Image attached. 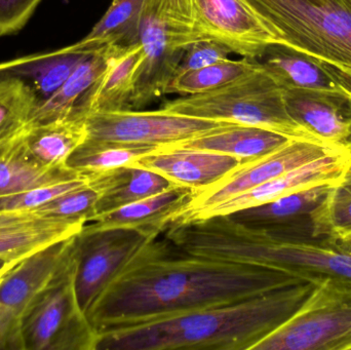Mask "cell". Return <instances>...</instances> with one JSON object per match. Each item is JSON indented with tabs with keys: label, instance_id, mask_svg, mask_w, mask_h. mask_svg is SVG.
<instances>
[{
	"label": "cell",
	"instance_id": "277c9868",
	"mask_svg": "<svg viewBox=\"0 0 351 350\" xmlns=\"http://www.w3.org/2000/svg\"><path fill=\"white\" fill-rule=\"evenodd\" d=\"M162 109L208 121L263 127L292 139L317 143L291 118L284 90L259 67L218 90L165 103Z\"/></svg>",
	"mask_w": 351,
	"mask_h": 350
},
{
	"label": "cell",
	"instance_id": "f1b7e54d",
	"mask_svg": "<svg viewBox=\"0 0 351 350\" xmlns=\"http://www.w3.org/2000/svg\"><path fill=\"white\" fill-rule=\"evenodd\" d=\"M156 148L86 139L69 156L66 166L82 176L97 174L129 166L141 156L154 151Z\"/></svg>",
	"mask_w": 351,
	"mask_h": 350
},
{
	"label": "cell",
	"instance_id": "7402d4cb",
	"mask_svg": "<svg viewBox=\"0 0 351 350\" xmlns=\"http://www.w3.org/2000/svg\"><path fill=\"white\" fill-rule=\"evenodd\" d=\"M84 177L99 195L94 218L175 186L162 175L133 164Z\"/></svg>",
	"mask_w": 351,
	"mask_h": 350
},
{
	"label": "cell",
	"instance_id": "83f0119b",
	"mask_svg": "<svg viewBox=\"0 0 351 350\" xmlns=\"http://www.w3.org/2000/svg\"><path fill=\"white\" fill-rule=\"evenodd\" d=\"M145 0H112L104 16L74 49L94 53L109 47L139 42L140 24Z\"/></svg>",
	"mask_w": 351,
	"mask_h": 350
},
{
	"label": "cell",
	"instance_id": "e0dca14e",
	"mask_svg": "<svg viewBox=\"0 0 351 350\" xmlns=\"http://www.w3.org/2000/svg\"><path fill=\"white\" fill-rule=\"evenodd\" d=\"M350 158L351 152L341 151L329 154L289 171L243 195L197 212L184 221L175 223L206 219L214 216L231 215L247 208L269 203L278 197L306 187L334 182L340 178Z\"/></svg>",
	"mask_w": 351,
	"mask_h": 350
},
{
	"label": "cell",
	"instance_id": "f546056e",
	"mask_svg": "<svg viewBox=\"0 0 351 350\" xmlns=\"http://www.w3.org/2000/svg\"><path fill=\"white\" fill-rule=\"evenodd\" d=\"M253 60H225L206 67L184 72L174 76L167 94L183 96L204 94L223 88L257 69Z\"/></svg>",
	"mask_w": 351,
	"mask_h": 350
},
{
	"label": "cell",
	"instance_id": "ffe728a7",
	"mask_svg": "<svg viewBox=\"0 0 351 350\" xmlns=\"http://www.w3.org/2000/svg\"><path fill=\"white\" fill-rule=\"evenodd\" d=\"M143 57L140 42L129 47H111L106 68L80 101L74 115L86 118L92 113L132 110L136 76Z\"/></svg>",
	"mask_w": 351,
	"mask_h": 350
},
{
	"label": "cell",
	"instance_id": "2e32d148",
	"mask_svg": "<svg viewBox=\"0 0 351 350\" xmlns=\"http://www.w3.org/2000/svg\"><path fill=\"white\" fill-rule=\"evenodd\" d=\"M282 90H325L351 98V75L333 64L282 43L253 59Z\"/></svg>",
	"mask_w": 351,
	"mask_h": 350
},
{
	"label": "cell",
	"instance_id": "cb8c5ba5",
	"mask_svg": "<svg viewBox=\"0 0 351 350\" xmlns=\"http://www.w3.org/2000/svg\"><path fill=\"white\" fill-rule=\"evenodd\" d=\"M291 140L292 138L271 129L225 123L197 137L166 146L217 152L247 162L268 155Z\"/></svg>",
	"mask_w": 351,
	"mask_h": 350
},
{
	"label": "cell",
	"instance_id": "44dd1931",
	"mask_svg": "<svg viewBox=\"0 0 351 350\" xmlns=\"http://www.w3.org/2000/svg\"><path fill=\"white\" fill-rule=\"evenodd\" d=\"M193 189L175 186L121 209L93 218L84 229L131 228L149 236H162L182 210L191 201Z\"/></svg>",
	"mask_w": 351,
	"mask_h": 350
},
{
	"label": "cell",
	"instance_id": "8992f818",
	"mask_svg": "<svg viewBox=\"0 0 351 350\" xmlns=\"http://www.w3.org/2000/svg\"><path fill=\"white\" fill-rule=\"evenodd\" d=\"M285 45L351 75V0H249Z\"/></svg>",
	"mask_w": 351,
	"mask_h": 350
},
{
	"label": "cell",
	"instance_id": "7a4b0ae2",
	"mask_svg": "<svg viewBox=\"0 0 351 350\" xmlns=\"http://www.w3.org/2000/svg\"><path fill=\"white\" fill-rule=\"evenodd\" d=\"M302 282L247 299L98 333L96 350H253L315 290Z\"/></svg>",
	"mask_w": 351,
	"mask_h": 350
},
{
	"label": "cell",
	"instance_id": "3957f363",
	"mask_svg": "<svg viewBox=\"0 0 351 350\" xmlns=\"http://www.w3.org/2000/svg\"><path fill=\"white\" fill-rule=\"evenodd\" d=\"M165 238L190 254L286 271L315 284H351V240L315 238L282 242L229 216L173 223Z\"/></svg>",
	"mask_w": 351,
	"mask_h": 350
},
{
	"label": "cell",
	"instance_id": "9c48e42d",
	"mask_svg": "<svg viewBox=\"0 0 351 350\" xmlns=\"http://www.w3.org/2000/svg\"><path fill=\"white\" fill-rule=\"evenodd\" d=\"M154 238L156 236L131 228H82L74 238L75 290L86 316L109 282Z\"/></svg>",
	"mask_w": 351,
	"mask_h": 350
},
{
	"label": "cell",
	"instance_id": "836d02e7",
	"mask_svg": "<svg viewBox=\"0 0 351 350\" xmlns=\"http://www.w3.org/2000/svg\"><path fill=\"white\" fill-rule=\"evenodd\" d=\"M99 195L88 184L73 189L45 203L37 213L59 218H84L88 222L94 218Z\"/></svg>",
	"mask_w": 351,
	"mask_h": 350
},
{
	"label": "cell",
	"instance_id": "7c38bea8",
	"mask_svg": "<svg viewBox=\"0 0 351 350\" xmlns=\"http://www.w3.org/2000/svg\"><path fill=\"white\" fill-rule=\"evenodd\" d=\"M341 151L306 140H291L286 145L268 155L243 162L218 182L194 191L191 201L185 209L180 212L172 223L184 221L197 212L243 195L307 162Z\"/></svg>",
	"mask_w": 351,
	"mask_h": 350
},
{
	"label": "cell",
	"instance_id": "d4e9b609",
	"mask_svg": "<svg viewBox=\"0 0 351 350\" xmlns=\"http://www.w3.org/2000/svg\"><path fill=\"white\" fill-rule=\"evenodd\" d=\"M23 132L0 145V197L82 176L67 166L49 168L39 164L29 152Z\"/></svg>",
	"mask_w": 351,
	"mask_h": 350
},
{
	"label": "cell",
	"instance_id": "1f68e13d",
	"mask_svg": "<svg viewBox=\"0 0 351 350\" xmlns=\"http://www.w3.org/2000/svg\"><path fill=\"white\" fill-rule=\"evenodd\" d=\"M39 102L33 90L21 80H0V145L22 134Z\"/></svg>",
	"mask_w": 351,
	"mask_h": 350
},
{
	"label": "cell",
	"instance_id": "ac0fdd59",
	"mask_svg": "<svg viewBox=\"0 0 351 350\" xmlns=\"http://www.w3.org/2000/svg\"><path fill=\"white\" fill-rule=\"evenodd\" d=\"M84 218H59L36 211H0V259L21 263L31 255L77 236Z\"/></svg>",
	"mask_w": 351,
	"mask_h": 350
},
{
	"label": "cell",
	"instance_id": "8d00e7d4",
	"mask_svg": "<svg viewBox=\"0 0 351 350\" xmlns=\"http://www.w3.org/2000/svg\"><path fill=\"white\" fill-rule=\"evenodd\" d=\"M19 263H10L6 262V261L2 260V259H0V273H2V271H8V269H12L14 268V267H16V265H18Z\"/></svg>",
	"mask_w": 351,
	"mask_h": 350
},
{
	"label": "cell",
	"instance_id": "9a60e30c",
	"mask_svg": "<svg viewBox=\"0 0 351 350\" xmlns=\"http://www.w3.org/2000/svg\"><path fill=\"white\" fill-rule=\"evenodd\" d=\"M291 118L317 143L351 152V98L325 90H282Z\"/></svg>",
	"mask_w": 351,
	"mask_h": 350
},
{
	"label": "cell",
	"instance_id": "4316f807",
	"mask_svg": "<svg viewBox=\"0 0 351 350\" xmlns=\"http://www.w3.org/2000/svg\"><path fill=\"white\" fill-rule=\"evenodd\" d=\"M110 47L90 53L84 60L66 82L47 100L37 106L29 125L59 121L75 114L80 101L106 68Z\"/></svg>",
	"mask_w": 351,
	"mask_h": 350
},
{
	"label": "cell",
	"instance_id": "30bf717a",
	"mask_svg": "<svg viewBox=\"0 0 351 350\" xmlns=\"http://www.w3.org/2000/svg\"><path fill=\"white\" fill-rule=\"evenodd\" d=\"M73 238L31 255L6 273L0 285V350H24L25 318L61 268Z\"/></svg>",
	"mask_w": 351,
	"mask_h": 350
},
{
	"label": "cell",
	"instance_id": "52a82bcc",
	"mask_svg": "<svg viewBox=\"0 0 351 350\" xmlns=\"http://www.w3.org/2000/svg\"><path fill=\"white\" fill-rule=\"evenodd\" d=\"M74 238L61 268L25 318L24 350H96L98 331L76 296Z\"/></svg>",
	"mask_w": 351,
	"mask_h": 350
},
{
	"label": "cell",
	"instance_id": "8fae6325",
	"mask_svg": "<svg viewBox=\"0 0 351 350\" xmlns=\"http://www.w3.org/2000/svg\"><path fill=\"white\" fill-rule=\"evenodd\" d=\"M160 109L92 113L86 116V139L132 145H172L225 125Z\"/></svg>",
	"mask_w": 351,
	"mask_h": 350
},
{
	"label": "cell",
	"instance_id": "5bb4252c",
	"mask_svg": "<svg viewBox=\"0 0 351 350\" xmlns=\"http://www.w3.org/2000/svg\"><path fill=\"white\" fill-rule=\"evenodd\" d=\"M335 182L306 187L269 203L226 216L247 227L260 230L274 240L282 242L311 240L317 238L315 213Z\"/></svg>",
	"mask_w": 351,
	"mask_h": 350
},
{
	"label": "cell",
	"instance_id": "4dcf8cb0",
	"mask_svg": "<svg viewBox=\"0 0 351 350\" xmlns=\"http://www.w3.org/2000/svg\"><path fill=\"white\" fill-rule=\"evenodd\" d=\"M315 236L351 240V158L315 213Z\"/></svg>",
	"mask_w": 351,
	"mask_h": 350
},
{
	"label": "cell",
	"instance_id": "e575fe53",
	"mask_svg": "<svg viewBox=\"0 0 351 350\" xmlns=\"http://www.w3.org/2000/svg\"><path fill=\"white\" fill-rule=\"evenodd\" d=\"M230 53V49L219 41L200 39L186 49L175 75L225 61L229 59Z\"/></svg>",
	"mask_w": 351,
	"mask_h": 350
},
{
	"label": "cell",
	"instance_id": "74e56055",
	"mask_svg": "<svg viewBox=\"0 0 351 350\" xmlns=\"http://www.w3.org/2000/svg\"><path fill=\"white\" fill-rule=\"evenodd\" d=\"M12 269H8V271H2V273H0V285H1L2 281H3L4 277H5L6 273H8V271H12Z\"/></svg>",
	"mask_w": 351,
	"mask_h": 350
},
{
	"label": "cell",
	"instance_id": "d6986e66",
	"mask_svg": "<svg viewBox=\"0 0 351 350\" xmlns=\"http://www.w3.org/2000/svg\"><path fill=\"white\" fill-rule=\"evenodd\" d=\"M241 164L239 158L226 154L160 146L132 164L154 171L178 186L196 191L218 182Z\"/></svg>",
	"mask_w": 351,
	"mask_h": 350
},
{
	"label": "cell",
	"instance_id": "d6a6232c",
	"mask_svg": "<svg viewBox=\"0 0 351 350\" xmlns=\"http://www.w3.org/2000/svg\"><path fill=\"white\" fill-rule=\"evenodd\" d=\"M86 184H88L86 177L80 176L71 180L43 185L14 195H4L0 197V211H36L60 195H65Z\"/></svg>",
	"mask_w": 351,
	"mask_h": 350
},
{
	"label": "cell",
	"instance_id": "603a6c76",
	"mask_svg": "<svg viewBox=\"0 0 351 350\" xmlns=\"http://www.w3.org/2000/svg\"><path fill=\"white\" fill-rule=\"evenodd\" d=\"M90 53L68 45L49 53H35L0 63V80L16 78L26 84L39 104L49 98ZM38 104V105H39Z\"/></svg>",
	"mask_w": 351,
	"mask_h": 350
},
{
	"label": "cell",
	"instance_id": "d590c367",
	"mask_svg": "<svg viewBox=\"0 0 351 350\" xmlns=\"http://www.w3.org/2000/svg\"><path fill=\"white\" fill-rule=\"evenodd\" d=\"M43 0H0V37L26 26Z\"/></svg>",
	"mask_w": 351,
	"mask_h": 350
},
{
	"label": "cell",
	"instance_id": "484cf974",
	"mask_svg": "<svg viewBox=\"0 0 351 350\" xmlns=\"http://www.w3.org/2000/svg\"><path fill=\"white\" fill-rule=\"evenodd\" d=\"M31 155L45 166H66L69 156L86 139V118L72 115L68 118L39 125H29L23 132Z\"/></svg>",
	"mask_w": 351,
	"mask_h": 350
},
{
	"label": "cell",
	"instance_id": "6da1fadb",
	"mask_svg": "<svg viewBox=\"0 0 351 350\" xmlns=\"http://www.w3.org/2000/svg\"><path fill=\"white\" fill-rule=\"evenodd\" d=\"M160 238L144 245L90 308L88 318L98 333L239 301L305 282L261 265L190 254Z\"/></svg>",
	"mask_w": 351,
	"mask_h": 350
},
{
	"label": "cell",
	"instance_id": "ba28073f",
	"mask_svg": "<svg viewBox=\"0 0 351 350\" xmlns=\"http://www.w3.org/2000/svg\"><path fill=\"white\" fill-rule=\"evenodd\" d=\"M253 350H351V284L317 283L298 312Z\"/></svg>",
	"mask_w": 351,
	"mask_h": 350
},
{
	"label": "cell",
	"instance_id": "4fadbf2b",
	"mask_svg": "<svg viewBox=\"0 0 351 350\" xmlns=\"http://www.w3.org/2000/svg\"><path fill=\"white\" fill-rule=\"evenodd\" d=\"M192 6L204 38L223 43L231 53L253 60L269 45H285L280 32L249 0H192Z\"/></svg>",
	"mask_w": 351,
	"mask_h": 350
},
{
	"label": "cell",
	"instance_id": "5b68a950",
	"mask_svg": "<svg viewBox=\"0 0 351 350\" xmlns=\"http://www.w3.org/2000/svg\"><path fill=\"white\" fill-rule=\"evenodd\" d=\"M204 38L192 0H145L139 33L144 57L132 108L147 106L166 95L186 49Z\"/></svg>",
	"mask_w": 351,
	"mask_h": 350
}]
</instances>
